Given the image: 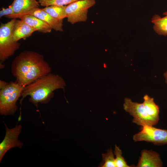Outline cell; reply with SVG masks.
Wrapping results in <instances>:
<instances>
[{
  "label": "cell",
  "instance_id": "6da1fadb",
  "mask_svg": "<svg viewBox=\"0 0 167 167\" xmlns=\"http://www.w3.org/2000/svg\"><path fill=\"white\" fill-rule=\"evenodd\" d=\"M51 68L44 56L36 52L24 51L13 61L11 72L15 82L25 86L50 73Z\"/></svg>",
  "mask_w": 167,
  "mask_h": 167
},
{
  "label": "cell",
  "instance_id": "7a4b0ae2",
  "mask_svg": "<svg viewBox=\"0 0 167 167\" xmlns=\"http://www.w3.org/2000/svg\"><path fill=\"white\" fill-rule=\"evenodd\" d=\"M66 85L64 80L61 77L50 73L25 86L21 94L20 103L21 104L24 98L29 96L30 98L29 101L38 110L39 103H47L53 97L54 91L58 89H64Z\"/></svg>",
  "mask_w": 167,
  "mask_h": 167
},
{
  "label": "cell",
  "instance_id": "3957f363",
  "mask_svg": "<svg viewBox=\"0 0 167 167\" xmlns=\"http://www.w3.org/2000/svg\"><path fill=\"white\" fill-rule=\"evenodd\" d=\"M142 103L134 102L129 98L124 99L123 109L133 117L132 122L138 125L153 126L159 120V107L154 99L147 94L143 97Z\"/></svg>",
  "mask_w": 167,
  "mask_h": 167
},
{
  "label": "cell",
  "instance_id": "277c9868",
  "mask_svg": "<svg viewBox=\"0 0 167 167\" xmlns=\"http://www.w3.org/2000/svg\"><path fill=\"white\" fill-rule=\"evenodd\" d=\"M15 81L7 83L0 88V114L1 115H12L17 111L16 103L21 97L25 87Z\"/></svg>",
  "mask_w": 167,
  "mask_h": 167
},
{
  "label": "cell",
  "instance_id": "5b68a950",
  "mask_svg": "<svg viewBox=\"0 0 167 167\" xmlns=\"http://www.w3.org/2000/svg\"><path fill=\"white\" fill-rule=\"evenodd\" d=\"M16 19L13 18L6 23H1L0 60L1 62L8 59L19 48L20 44L14 41L12 38V32Z\"/></svg>",
  "mask_w": 167,
  "mask_h": 167
},
{
  "label": "cell",
  "instance_id": "8992f818",
  "mask_svg": "<svg viewBox=\"0 0 167 167\" xmlns=\"http://www.w3.org/2000/svg\"><path fill=\"white\" fill-rule=\"evenodd\" d=\"M95 4V0H79L66 6L67 21L74 24L86 21L88 9Z\"/></svg>",
  "mask_w": 167,
  "mask_h": 167
},
{
  "label": "cell",
  "instance_id": "52a82bcc",
  "mask_svg": "<svg viewBox=\"0 0 167 167\" xmlns=\"http://www.w3.org/2000/svg\"><path fill=\"white\" fill-rule=\"evenodd\" d=\"M135 142L145 141L158 145L167 144V130L153 126H142L141 131L133 136Z\"/></svg>",
  "mask_w": 167,
  "mask_h": 167
},
{
  "label": "cell",
  "instance_id": "ba28073f",
  "mask_svg": "<svg viewBox=\"0 0 167 167\" xmlns=\"http://www.w3.org/2000/svg\"><path fill=\"white\" fill-rule=\"evenodd\" d=\"M6 132L4 139L0 143V162L6 152L13 148L17 147L21 148L23 143L18 140V137L22 129L20 125L9 129L5 124Z\"/></svg>",
  "mask_w": 167,
  "mask_h": 167
},
{
  "label": "cell",
  "instance_id": "9c48e42d",
  "mask_svg": "<svg viewBox=\"0 0 167 167\" xmlns=\"http://www.w3.org/2000/svg\"><path fill=\"white\" fill-rule=\"evenodd\" d=\"M6 17L10 18H19L37 31L45 33L51 32L52 28L44 21L32 15H11Z\"/></svg>",
  "mask_w": 167,
  "mask_h": 167
},
{
  "label": "cell",
  "instance_id": "30bf717a",
  "mask_svg": "<svg viewBox=\"0 0 167 167\" xmlns=\"http://www.w3.org/2000/svg\"><path fill=\"white\" fill-rule=\"evenodd\" d=\"M163 166L159 154L151 150L143 149L141 153L136 167H161Z\"/></svg>",
  "mask_w": 167,
  "mask_h": 167
},
{
  "label": "cell",
  "instance_id": "8fae6325",
  "mask_svg": "<svg viewBox=\"0 0 167 167\" xmlns=\"http://www.w3.org/2000/svg\"><path fill=\"white\" fill-rule=\"evenodd\" d=\"M27 14L35 16L48 24L53 29L56 31H63L62 20L56 19L49 15L42 9L34 8L24 14Z\"/></svg>",
  "mask_w": 167,
  "mask_h": 167
},
{
  "label": "cell",
  "instance_id": "7c38bea8",
  "mask_svg": "<svg viewBox=\"0 0 167 167\" xmlns=\"http://www.w3.org/2000/svg\"><path fill=\"white\" fill-rule=\"evenodd\" d=\"M36 31V29L31 27L23 20L16 19L12 32V38L15 42H18L21 39L25 40Z\"/></svg>",
  "mask_w": 167,
  "mask_h": 167
},
{
  "label": "cell",
  "instance_id": "4fadbf2b",
  "mask_svg": "<svg viewBox=\"0 0 167 167\" xmlns=\"http://www.w3.org/2000/svg\"><path fill=\"white\" fill-rule=\"evenodd\" d=\"M11 5L15 15H24L40 6L36 0H14Z\"/></svg>",
  "mask_w": 167,
  "mask_h": 167
},
{
  "label": "cell",
  "instance_id": "5bb4252c",
  "mask_svg": "<svg viewBox=\"0 0 167 167\" xmlns=\"http://www.w3.org/2000/svg\"><path fill=\"white\" fill-rule=\"evenodd\" d=\"M165 16L161 17L158 15L153 16L152 22L154 24L153 29L159 35L167 36V11L163 13Z\"/></svg>",
  "mask_w": 167,
  "mask_h": 167
},
{
  "label": "cell",
  "instance_id": "9a60e30c",
  "mask_svg": "<svg viewBox=\"0 0 167 167\" xmlns=\"http://www.w3.org/2000/svg\"><path fill=\"white\" fill-rule=\"evenodd\" d=\"M66 6L51 5L42 9L53 17L63 20L66 17Z\"/></svg>",
  "mask_w": 167,
  "mask_h": 167
},
{
  "label": "cell",
  "instance_id": "2e32d148",
  "mask_svg": "<svg viewBox=\"0 0 167 167\" xmlns=\"http://www.w3.org/2000/svg\"><path fill=\"white\" fill-rule=\"evenodd\" d=\"M103 163L100 166L102 167H116L115 158L111 148L107 150V152L102 154Z\"/></svg>",
  "mask_w": 167,
  "mask_h": 167
},
{
  "label": "cell",
  "instance_id": "e0dca14e",
  "mask_svg": "<svg viewBox=\"0 0 167 167\" xmlns=\"http://www.w3.org/2000/svg\"><path fill=\"white\" fill-rule=\"evenodd\" d=\"M79 0H38L40 5L43 6L51 5L66 6Z\"/></svg>",
  "mask_w": 167,
  "mask_h": 167
},
{
  "label": "cell",
  "instance_id": "ac0fdd59",
  "mask_svg": "<svg viewBox=\"0 0 167 167\" xmlns=\"http://www.w3.org/2000/svg\"><path fill=\"white\" fill-rule=\"evenodd\" d=\"M114 155L116 156L115 158V164L116 167H131L128 165L124 158L122 156V152L119 147L115 145L114 151Z\"/></svg>",
  "mask_w": 167,
  "mask_h": 167
},
{
  "label": "cell",
  "instance_id": "d6986e66",
  "mask_svg": "<svg viewBox=\"0 0 167 167\" xmlns=\"http://www.w3.org/2000/svg\"><path fill=\"white\" fill-rule=\"evenodd\" d=\"M14 14L12 6L11 5L8 8H2V10L0 11V18H1L3 16L6 17L8 15Z\"/></svg>",
  "mask_w": 167,
  "mask_h": 167
},
{
  "label": "cell",
  "instance_id": "ffe728a7",
  "mask_svg": "<svg viewBox=\"0 0 167 167\" xmlns=\"http://www.w3.org/2000/svg\"><path fill=\"white\" fill-rule=\"evenodd\" d=\"M164 76L165 79V81L166 84H167V70L164 74Z\"/></svg>",
  "mask_w": 167,
  "mask_h": 167
}]
</instances>
